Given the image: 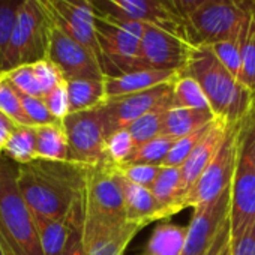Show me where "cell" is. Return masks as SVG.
Masks as SVG:
<instances>
[{
    "mask_svg": "<svg viewBox=\"0 0 255 255\" xmlns=\"http://www.w3.org/2000/svg\"><path fill=\"white\" fill-rule=\"evenodd\" d=\"M87 165L72 161L36 159L18 165L20 192L35 218L59 219L84 195Z\"/></svg>",
    "mask_w": 255,
    "mask_h": 255,
    "instance_id": "6da1fadb",
    "label": "cell"
},
{
    "mask_svg": "<svg viewBox=\"0 0 255 255\" xmlns=\"http://www.w3.org/2000/svg\"><path fill=\"white\" fill-rule=\"evenodd\" d=\"M180 75L195 78L213 114L230 125L242 122L255 105V93L222 65L209 45L194 47Z\"/></svg>",
    "mask_w": 255,
    "mask_h": 255,
    "instance_id": "7a4b0ae2",
    "label": "cell"
},
{
    "mask_svg": "<svg viewBox=\"0 0 255 255\" xmlns=\"http://www.w3.org/2000/svg\"><path fill=\"white\" fill-rule=\"evenodd\" d=\"M18 164L0 158V239L8 255H44L36 222L18 182Z\"/></svg>",
    "mask_w": 255,
    "mask_h": 255,
    "instance_id": "3957f363",
    "label": "cell"
},
{
    "mask_svg": "<svg viewBox=\"0 0 255 255\" xmlns=\"http://www.w3.org/2000/svg\"><path fill=\"white\" fill-rule=\"evenodd\" d=\"M144 24L108 9H96L95 33L99 47V62L105 77H119L143 69L140 45Z\"/></svg>",
    "mask_w": 255,
    "mask_h": 255,
    "instance_id": "277c9868",
    "label": "cell"
},
{
    "mask_svg": "<svg viewBox=\"0 0 255 255\" xmlns=\"http://www.w3.org/2000/svg\"><path fill=\"white\" fill-rule=\"evenodd\" d=\"M255 222V105L240 126V144L231 183V242Z\"/></svg>",
    "mask_w": 255,
    "mask_h": 255,
    "instance_id": "5b68a950",
    "label": "cell"
},
{
    "mask_svg": "<svg viewBox=\"0 0 255 255\" xmlns=\"http://www.w3.org/2000/svg\"><path fill=\"white\" fill-rule=\"evenodd\" d=\"M51 27L53 24L38 0H24L15 17L3 72L47 59Z\"/></svg>",
    "mask_w": 255,
    "mask_h": 255,
    "instance_id": "8992f818",
    "label": "cell"
},
{
    "mask_svg": "<svg viewBox=\"0 0 255 255\" xmlns=\"http://www.w3.org/2000/svg\"><path fill=\"white\" fill-rule=\"evenodd\" d=\"M255 0H210L191 12L186 21L192 45H212L233 36L246 21Z\"/></svg>",
    "mask_w": 255,
    "mask_h": 255,
    "instance_id": "52a82bcc",
    "label": "cell"
},
{
    "mask_svg": "<svg viewBox=\"0 0 255 255\" xmlns=\"http://www.w3.org/2000/svg\"><path fill=\"white\" fill-rule=\"evenodd\" d=\"M242 122L231 125L230 132L218 155L207 165V168L203 171V174L191 188V191L185 195V198L177 204V213L186 207L195 209L200 204L209 203L231 186L239 156Z\"/></svg>",
    "mask_w": 255,
    "mask_h": 255,
    "instance_id": "ba28073f",
    "label": "cell"
},
{
    "mask_svg": "<svg viewBox=\"0 0 255 255\" xmlns=\"http://www.w3.org/2000/svg\"><path fill=\"white\" fill-rule=\"evenodd\" d=\"M62 123L69 143V161L87 167L110 162L107 158V134L99 107L69 113Z\"/></svg>",
    "mask_w": 255,
    "mask_h": 255,
    "instance_id": "9c48e42d",
    "label": "cell"
},
{
    "mask_svg": "<svg viewBox=\"0 0 255 255\" xmlns=\"http://www.w3.org/2000/svg\"><path fill=\"white\" fill-rule=\"evenodd\" d=\"M173 83L174 81L165 83L140 93L107 98L99 105L107 138L113 132L132 125L137 119L155 108H173Z\"/></svg>",
    "mask_w": 255,
    "mask_h": 255,
    "instance_id": "30bf717a",
    "label": "cell"
},
{
    "mask_svg": "<svg viewBox=\"0 0 255 255\" xmlns=\"http://www.w3.org/2000/svg\"><path fill=\"white\" fill-rule=\"evenodd\" d=\"M194 47L186 38L156 24L146 23L140 45L141 68L182 72L188 65Z\"/></svg>",
    "mask_w": 255,
    "mask_h": 255,
    "instance_id": "8fae6325",
    "label": "cell"
},
{
    "mask_svg": "<svg viewBox=\"0 0 255 255\" xmlns=\"http://www.w3.org/2000/svg\"><path fill=\"white\" fill-rule=\"evenodd\" d=\"M84 207L86 210L111 221L126 219L123 191L114 164L102 162L87 167Z\"/></svg>",
    "mask_w": 255,
    "mask_h": 255,
    "instance_id": "7c38bea8",
    "label": "cell"
},
{
    "mask_svg": "<svg viewBox=\"0 0 255 255\" xmlns=\"http://www.w3.org/2000/svg\"><path fill=\"white\" fill-rule=\"evenodd\" d=\"M51 24L92 50L99 59L95 33V0H38Z\"/></svg>",
    "mask_w": 255,
    "mask_h": 255,
    "instance_id": "4fadbf2b",
    "label": "cell"
},
{
    "mask_svg": "<svg viewBox=\"0 0 255 255\" xmlns=\"http://www.w3.org/2000/svg\"><path fill=\"white\" fill-rule=\"evenodd\" d=\"M47 59L68 80H105L98 56L57 27H51Z\"/></svg>",
    "mask_w": 255,
    "mask_h": 255,
    "instance_id": "5bb4252c",
    "label": "cell"
},
{
    "mask_svg": "<svg viewBox=\"0 0 255 255\" xmlns=\"http://www.w3.org/2000/svg\"><path fill=\"white\" fill-rule=\"evenodd\" d=\"M231 212V186L215 200L194 209L182 255H206Z\"/></svg>",
    "mask_w": 255,
    "mask_h": 255,
    "instance_id": "9a60e30c",
    "label": "cell"
},
{
    "mask_svg": "<svg viewBox=\"0 0 255 255\" xmlns=\"http://www.w3.org/2000/svg\"><path fill=\"white\" fill-rule=\"evenodd\" d=\"M143 230L129 221H111L84 207V249L86 255H125L129 242Z\"/></svg>",
    "mask_w": 255,
    "mask_h": 255,
    "instance_id": "2e32d148",
    "label": "cell"
},
{
    "mask_svg": "<svg viewBox=\"0 0 255 255\" xmlns=\"http://www.w3.org/2000/svg\"><path fill=\"white\" fill-rule=\"evenodd\" d=\"M231 125L225 122L224 119L216 117L213 123L210 125V129L206 134V137L198 143V146L192 150V153L188 156V159L183 162L182 168V188H180V198L179 201L171 206L165 212V218H170L177 213V204L185 198V195L191 191V188L197 183L203 171L207 168V165L213 161V158L218 155L219 149L222 147Z\"/></svg>",
    "mask_w": 255,
    "mask_h": 255,
    "instance_id": "e0dca14e",
    "label": "cell"
},
{
    "mask_svg": "<svg viewBox=\"0 0 255 255\" xmlns=\"http://www.w3.org/2000/svg\"><path fill=\"white\" fill-rule=\"evenodd\" d=\"M102 2L110 8L108 11H113L122 17L156 24L188 39L186 21L174 14L164 0H102Z\"/></svg>",
    "mask_w": 255,
    "mask_h": 255,
    "instance_id": "ac0fdd59",
    "label": "cell"
},
{
    "mask_svg": "<svg viewBox=\"0 0 255 255\" xmlns=\"http://www.w3.org/2000/svg\"><path fill=\"white\" fill-rule=\"evenodd\" d=\"M180 72L161 71V69H138L119 77H105L107 98H117L125 95L140 93L156 86L174 81Z\"/></svg>",
    "mask_w": 255,
    "mask_h": 255,
    "instance_id": "d6986e66",
    "label": "cell"
},
{
    "mask_svg": "<svg viewBox=\"0 0 255 255\" xmlns=\"http://www.w3.org/2000/svg\"><path fill=\"white\" fill-rule=\"evenodd\" d=\"M83 210H84V195L77 201L71 213L65 218L51 219V218L33 216L44 255H62L69 240V236L72 233L74 224Z\"/></svg>",
    "mask_w": 255,
    "mask_h": 255,
    "instance_id": "ffe728a7",
    "label": "cell"
},
{
    "mask_svg": "<svg viewBox=\"0 0 255 255\" xmlns=\"http://www.w3.org/2000/svg\"><path fill=\"white\" fill-rule=\"evenodd\" d=\"M116 170H117V167H116ZM119 179H120V186H122L123 198H125L126 221L138 224L143 228L146 225H149L150 222L158 221L162 206L153 197L152 189L131 183L120 173H119Z\"/></svg>",
    "mask_w": 255,
    "mask_h": 255,
    "instance_id": "44dd1931",
    "label": "cell"
},
{
    "mask_svg": "<svg viewBox=\"0 0 255 255\" xmlns=\"http://www.w3.org/2000/svg\"><path fill=\"white\" fill-rule=\"evenodd\" d=\"M216 116L210 110H194V108H170L165 114L164 135L176 138L194 134L207 125H210Z\"/></svg>",
    "mask_w": 255,
    "mask_h": 255,
    "instance_id": "7402d4cb",
    "label": "cell"
},
{
    "mask_svg": "<svg viewBox=\"0 0 255 255\" xmlns=\"http://www.w3.org/2000/svg\"><path fill=\"white\" fill-rule=\"evenodd\" d=\"M186 227L171 222H161L152 231L144 255H182L186 242Z\"/></svg>",
    "mask_w": 255,
    "mask_h": 255,
    "instance_id": "603a6c76",
    "label": "cell"
},
{
    "mask_svg": "<svg viewBox=\"0 0 255 255\" xmlns=\"http://www.w3.org/2000/svg\"><path fill=\"white\" fill-rule=\"evenodd\" d=\"M36 155L44 161H69V143L63 123L36 126Z\"/></svg>",
    "mask_w": 255,
    "mask_h": 255,
    "instance_id": "cb8c5ba5",
    "label": "cell"
},
{
    "mask_svg": "<svg viewBox=\"0 0 255 255\" xmlns=\"http://www.w3.org/2000/svg\"><path fill=\"white\" fill-rule=\"evenodd\" d=\"M69 113L92 110L105 99V80H68L66 81Z\"/></svg>",
    "mask_w": 255,
    "mask_h": 255,
    "instance_id": "d4e9b609",
    "label": "cell"
},
{
    "mask_svg": "<svg viewBox=\"0 0 255 255\" xmlns=\"http://www.w3.org/2000/svg\"><path fill=\"white\" fill-rule=\"evenodd\" d=\"M3 156L18 165L36 161V126L17 125L8 143L5 144Z\"/></svg>",
    "mask_w": 255,
    "mask_h": 255,
    "instance_id": "484cf974",
    "label": "cell"
},
{
    "mask_svg": "<svg viewBox=\"0 0 255 255\" xmlns=\"http://www.w3.org/2000/svg\"><path fill=\"white\" fill-rule=\"evenodd\" d=\"M182 188V168L180 167H162L158 179L152 186V194L162 206L159 219H165V212L174 206L180 198Z\"/></svg>",
    "mask_w": 255,
    "mask_h": 255,
    "instance_id": "4316f807",
    "label": "cell"
},
{
    "mask_svg": "<svg viewBox=\"0 0 255 255\" xmlns=\"http://www.w3.org/2000/svg\"><path fill=\"white\" fill-rule=\"evenodd\" d=\"M248 21H249V17L246 18L243 26L233 36L209 45L212 48V51L216 54V57L222 62V65L239 80L242 77V53H243V44H245Z\"/></svg>",
    "mask_w": 255,
    "mask_h": 255,
    "instance_id": "83f0119b",
    "label": "cell"
},
{
    "mask_svg": "<svg viewBox=\"0 0 255 255\" xmlns=\"http://www.w3.org/2000/svg\"><path fill=\"white\" fill-rule=\"evenodd\" d=\"M173 108L210 110L209 99L198 81L188 75H179L173 83Z\"/></svg>",
    "mask_w": 255,
    "mask_h": 255,
    "instance_id": "f1b7e54d",
    "label": "cell"
},
{
    "mask_svg": "<svg viewBox=\"0 0 255 255\" xmlns=\"http://www.w3.org/2000/svg\"><path fill=\"white\" fill-rule=\"evenodd\" d=\"M170 108L168 107H159L155 108L140 119H137L132 125L128 126L135 146L144 144L159 135H164V123H165V114Z\"/></svg>",
    "mask_w": 255,
    "mask_h": 255,
    "instance_id": "f546056e",
    "label": "cell"
},
{
    "mask_svg": "<svg viewBox=\"0 0 255 255\" xmlns=\"http://www.w3.org/2000/svg\"><path fill=\"white\" fill-rule=\"evenodd\" d=\"M177 140L179 138L171 137V135H159L144 144L135 146L131 156L128 158L122 165H128V164H158V165H161Z\"/></svg>",
    "mask_w": 255,
    "mask_h": 255,
    "instance_id": "4dcf8cb0",
    "label": "cell"
},
{
    "mask_svg": "<svg viewBox=\"0 0 255 255\" xmlns=\"http://www.w3.org/2000/svg\"><path fill=\"white\" fill-rule=\"evenodd\" d=\"M242 83L255 93V5L251 11L243 53H242Z\"/></svg>",
    "mask_w": 255,
    "mask_h": 255,
    "instance_id": "1f68e13d",
    "label": "cell"
},
{
    "mask_svg": "<svg viewBox=\"0 0 255 255\" xmlns=\"http://www.w3.org/2000/svg\"><path fill=\"white\" fill-rule=\"evenodd\" d=\"M24 0H0V74L3 72L5 56L11 39L17 12Z\"/></svg>",
    "mask_w": 255,
    "mask_h": 255,
    "instance_id": "d6a6232c",
    "label": "cell"
},
{
    "mask_svg": "<svg viewBox=\"0 0 255 255\" xmlns=\"http://www.w3.org/2000/svg\"><path fill=\"white\" fill-rule=\"evenodd\" d=\"M0 113L11 117L17 125H30L23 111L18 90L3 75H0Z\"/></svg>",
    "mask_w": 255,
    "mask_h": 255,
    "instance_id": "836d02e7",
    "label": "cell"
},
{
    "mask_svg": "<svg viewBox=\"0 0 255 255\" xmlns=\"http://www.w3.org/2000/svg\"><path fill=\"white\" fill-rule=\"evenodd\" d=\"M213 123V122H212ZM210 123V125H212ZM210 125H207L203 129L189 134L186 137H182L176 141V144L173 146V149L168 152V155L165 156V159L162 161V167H182L183 162L188 159V156L192 153V150L198 146V143L206 137V134L210 129Z\"/></svg>",
    "mask_w": 255,
    "mask_h": 255,
    "instance_id": "e575fe53",
    "label": "cell"
},
{
    "mask_svg": "<svg viewBox=\"0 0 255 255\" xmlns=\"http://www.w3.org/2000/svg\"><path fill=\"white\" fill-rule=\"evenodd\" d=\"M135 149V143L128 128L113 132L107 138V158L114 165H122Z\"/></svg>",
    "mask_w": 255,
    "mask_h": 255,
    "instance_id": "d590c367",
    "label": "cell"
},
{
    "mask_svg": "<svg viewBox=\"0 0 255 255\" xmlns=\"http://www.w3.org/2000/svg\"><path fill=\"white\" fill-rule=\"evenodd\" d=\"M0 75H3L20 93L42 98V90H41V86L38 83V78L35 75L32 65H23L11 71H6Z\"/></svg>",
    "mask_w": 255,
    "mask_h": 255,
    "instance_id": "8d00e7d4",
    "label": "cell"
},
{
    "mask_svg": "<svg viewBox=\"0 0 255 255\" xmlns=\"http://www.w3.org/2000/svg\"><path fill=\"white\" fill-rule=\"evenodd\" d=\"M117 171L131 183L144 186L152 189L155 180L158 179L162 165L158 164H128V165H116Z\"/></svg>",
    "mask_w": 255,
    "mask_h": 255,
    "instance_id": "74e56055",
    "label": "cell"
},
{
    "mask_svg": "<svg viewBox=\"0 0 255 255\" xmlns=\"http://www.w3.org/2000/svg\"><path fill=\"white\" fill-rule=\"evenodd\" d=\"M20 93V92H18ZM23 111L32 126H44V125H53V123H62L57 120L48 110L47 104L44 102L42 98L38 96H29L20 93Z\"/></svg>",
    "mask_w": 255,
    "mask_h": 255,
    "instance_id": "f35d334b",
    "label": "cell"
},
{
    "mask_svg": "<svg viewBox=\"0 0 255 255\" xmlns=\"http://www.w3.org/2000/svg\"><path fill=\"white\" fill-rule=\"evenodd\" d=\"M32 66H33L35 75L38 78V83L41 86L42 98H44V95H47L48 92H51L54 87H57L60 83L65 81L59 68L48 59H42L36 63H32Z\"/></svg>",
    "mask_w": 255,
    "mask_h": 255,
    "instance_id": "ab89813d",
    "label": "cell"
},
{
    "mask_svg": "<svg viewBox=\"0 0 255 255\" xmlns=\"http://www.w3.org/2000/svg\"><path fill=\"white\" fill-rule=\"evenodd\" d=\"M44 102L47 104L50 113L57 119L63 120L69 114V98H68V89H66V81L60 83L57 87H54L51 92L44 95Z\"/></svg>",
    "mask_w": 255,
    "mask_h": 255,
    "instance_id": "60d3db41",
    "label": "cell"
},
{
    "mask_svg": "<svg viewBox=\"0 0 255 255\" xmlns=\"http://www.w3.org/2000/svg\"><path fill=\"white\" fill-rule=\"evenodd\" d=\"M83 231H84V210L77 218L74 228H72V233L69 236V240H68L66 248L62 252V255H86Z\"/></svg>",
    "mask_w": 255,
    "mask_h": 255,
    "instance_id": "b9f144b4",
    "label": "cell"
},
{
    "mask_svg": "<svg viewBox=\"0 0 255 255\" xmlns=\"http://www.w3.org/2000/svg\"><path fill=\"white\" fill-rule=\"evenodd\" d=\"M231 255H255V222L231 242Z\"/></svg>",
    "mask_w": 255,
    "mask_h": 255,
    "instance_id": "7bdbcfd3",
    "label": "cell"
},
{
    "mask_svg": "<svg viewBox=\"0 0 255 255\" xmlns=\"http://www.w3.org/2000/svg\"><path fill=\"white\" fill-rule=\"evenodd\" d=\"M206 255H231V224L228 222L219 231L216 240L210 246Z\"/></svg>",
    "mask_w": 255,
    "mask_h": 255,
    "instance_id": "ee69618b",
    "label": "cell"
},
{
    "mask_svg": "<svg viewBox=\"0 0 255 255\" xmlns=\"http://www.w3.org/2000/svg\"><path fill=\"white\" fill-rule=\"evenodd\" d=\"M164 2L174 14L185 20L191 12H194L201 5L210 2V0H164Z\"/></svg>",
    "mask_w": 255,
    "mask_h": 255,
    "instance_id": "f6af8a7d",
    "label": "cell"
},
{
    "mask_svg": "<svg viewBox=\"0 0 255 255\" xmlns=\"http://www.w3.org/2000/svg\"><path fill=\"white\" fill-rule=\"evenodd\" d=\"M17 123L8 117L6 114L0 113V155H3V149H5V144L8 143L11 134L14 132Z\"/></svg>",
    "mask_w": 255,
    "mask_h": 255,
    "instance_id": "bcb514c9",
    "label": "cell"
},
{
    "mask_svg": "<svg viewBox=\"0 0 255 255\" xmlns=\"http://www.w3.org/2000/svg\"><path fill=\"white\" fill-rule=\"evenodd\" d=\"M0 255H8V254H6V249H5V246H3V242H2V239H0Z\"/></svg>",
    "mask_w": 255,
    "mask_h": 255,
    "instance_id": "7dc6e473",
    "label": "cell"
}]
</instances>
